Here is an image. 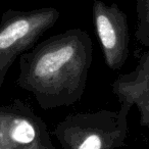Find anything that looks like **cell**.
Here are the masks:
<instances>
[{"label": "cell", "instance_id": "5b68a950", "mask_svg": "<svg viewBox=\"0 0 149 149\" xmlns=\"http://www.w3.org/2000/svg\"><path fill=\"white\" fill-rule=\"evenodd\" d=\"M112 90L120 103L137 106L141 125L149 131V47L136 70L120 76L112 84Z\"/></svg>", "mask_w": 149, "mask_h": 149}, {"label": "cell", "instance_id": "ba28073f", "mask_svg": "<svg viewBox=\"0 0 149 149\" xmlns=\"http://www.w3.org/2000/svg\"><path fill=\"white\" fill-rule=\"evenodd\" d=\"M22 149H55V147L53 146L51 140H50V138L48 137V138L40 140L32 145L23 147Z\"/></svg>", "mask_w": 149, "mask_h": 149}, {"label": "cell", "instance_id": "7a4b0ae2", "mask_svg": "<svg viewBox=\"0 0 149 149\" xmlns=\"http://www.w3.org/2000/svg\"><path fill=\"white\" fill-rule=\"evenodd\" d=\"M132 105L120 103L116 111L102 109L68 116L55 128L62 149H116L126 143Z\"/></svg>", "mask_w": 149, "mask_h": 149}, {"label": "cell", "instance_id": "3957f363", "mask_svg": "<svg viewBox=\"0 0 149 149\" xmlns=\"http://www.w3.org/2000/svg\"><path fill=\"white\" fill-rule=\"evenodd\" d=\"M60 17L54 7L30 11L8 9L0 21V88L15 58L22 55L56 24Z\"/></svg>", "mask_w": 149, "mask_h": 149}, {"label": "cell", "instance_id": "6da1fadb", "mask_svg": "<svg viewBox=\"0 0 149 149\" xmlns=\"http://www.w3.org/2000/svg\"><path fill=\"white\" fill-rule=\"evenodd\" d=\"M93 55L85 31L72 29L44 40L19 56L17 84L43 109L68 106L81 98Z\"/></svg>", "mask_w": 149, "mask_h": 149}, {"label": "cell", "instance_id": "8992f818", "mask_svg": "<svg viewBox=\"0 0 149 149\" xmlns=\"http://www.w3.org/2000/svg\"><path fill=\"white\" fill-rule=\"evenodd\" d=\"M136 39L142 45L149 47V0H137Z\"/></svg>", "mask_w": 149, "mask_h": 149}, {"label": "cell", "instance_id": "277c9868", "mask_svg": "<svg viewBox=\"0 0 149 149\" xmlns=\"http://www.w3.org/2000/svg\"><path fill=\"white\" fill-rule=\"evenodd\" d=\"M92 15L106 64L112 70H120L129 56L130 33L126 13L116 3L107 5L94 0Z\"/></svg>", "mask_w": 149, "mask_h": 149}, {"label": "cell", "instance_id": "52a82bcc", "mask_svg": "<svg viewBox=\"0 0 149 149\" xmlns=\"http://www.w3.org/2000/svg\"><path fill=\"white\" fill-rule=\"evenodd\" d=\"M9 106L0 107V149H22L25 146L17 144L9 131Z\"/></svg>", "mask_w": 149, "mask_h": 149}]
</instances>
